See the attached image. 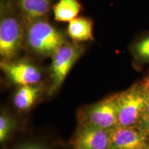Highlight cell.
Returning <instances> with one entry per match:
<instances>
[{"mask_svg":"<svg viewBox=\"0 0 149 149\" xmlns=\"http://www.w3.org/2000/svg\"><path fill=\"white\" fill-rule=\"evenodd\" d=\"M130 51L136 62L149 64V33L134 41L130 45Z\"/></svg>","mask_w":149,"mask_h":149,"instance_id":"13","label":"cell"},{"mask_svg":"<svg viewBox=\"0 0 149 149\" xmlns=\"http://www.w3.org/2000/svg\"><path fill=\"white\" fill-rule=\"evenodd\" d=\"M13 122L10 117L4 114L0 116V141L4 143L8 139L9 135L12 130Z\"/></svg>","mask_w":149,"mask_h":149,"instance_id":"14","label":"cell"},{"mask_svg":"<svg viewBox=\"0 0 149 149\" xmlns=\"http://www.w3.org/2000/svg\"><path fill=\"white\" fill-rule=\"evenodd\" d=\"M144 149H149V144H148V146H147L146 147V148H145Z\"/></svg>","mask_w":149,"mask_h":149,"instance_id":"18","label":"cell"},{"mask_svg":"<svg viewBox=\"0 0 149 149\" xmlns=\"http://www.w3.org/2000/svg\"><path fill=\"white\" fill-rule=\"evenodd\" d=\"M135 126L149 139V115H144Z\"/></svg>","mask_w":149,"mask_h":149,"instance_id":"15","label":"cell"},{"mask_svg":"<svg viewBox=\"0 0 149 149\" xmlns=\"http://www.w3.org/2000/svg\"></svg>","mask_w":149,"mask_h":149,"instance_id":"19","label":"cell"},{"mask_svg":"<svg viewBox=\"0 0 149 149\" xmlns=\"http://www.w3.org/2000/svg\"><path fill=\"white\" fill-rule=\"evenodd\" d=\"M17 149H48L44 145L37 144V143H28L22 145Z\"/></svg>","mask_w":149,"mask_h":149,"instance_id":"16","label":"cell"},{"mask_svg":"<svg viewBox=\"0 0 149 149\" xmlns=\"http://www.w3.org/2000/svg\"><path fill=\"white\" fill-rule=\"evenodd\" d=\"M148 97L147 77L134 84L123 92L117 93V126H135L146 113Z\"/></svg>","mask_w":149,"mask_h":149,"instance_id":"3","label":"cell"},{"mask_svg":"<svg viewBox=\"0 0 149 149\" xmlns=\"http://www.w3.org/2000/svg\"><path fill=\"white\" fill-rule=\"evenodd\" d=\"M82 10L79 0H58L53 6L55 20L60 22H70L77 17Z\"/></svg>","mask_w":149,"mask_h":149,"instance_id":"11","label":"cell"},{"mask_svg":"<svg viewBox=\"0 0 149 149\" xmlns=\"http://www.w3.org/2000/svg\"><path fill=\"white\" fill-rule=\"evenodd\" d=\"M67 34L72 42H83L94 40L93 21L86 17H77L68 22Z\"/></svg>","mask_w":149,"mask_h":149,"instance_id":"10","label":"cell"},{"mask_svg":"<svg viewBox=\"0 0 149 149\" xmlns=\"http://www.w3.org/2000/svg\"><path fill=\"white\" fill-rule=\"evenodd\" d=\"M109 130L82 122L72 141V149H109Z\"/></svg>","mask_w":149,"mask_h":149,"instance_id":"6","label":"cell"},{"mask_svg":"<svg viewBox=\"0 0 149 149\" xmlns=\"http://www.w3.org/2000/svg\"><path fill=\"white\" fill-rule=\"evenodd\" d=\"M25 37V22L13 0L0 1V56L13 60L22 49Z\"/></svg>","mask_w":149,"mask_h":149,"instance_id":"1","label":"cell"},{"mask_svg":"<svg viewBox=\"0 0 149 149\" xmlns=\"http://www.w3.org/2000/svg\"><path fill=\"white\" fill-rule=\"evenodd\" d=\"M84 52V48L77 42H68L61 46L52 56L51 66V93L59 88L72 66Z\"/></svg>","mask_w":149,"mask_h":149,"instance_id":"4","label":"cell"},{"mask_svg":"<svg viewBox=\"0 0 149 149\" xmlns=\"http://www.w3.org/2000/svg\"><path fill=\"white\" fill-rule=\"evenodd\" d=\"M109 131V149H144L149 144V139L136 126H117Z\"/></svg>","mask_w":149,"mask_h":149,"instance_id":"7","label":"cell"},{"mask_svg":"<svg viewBox=\"0 0 149 149\" xmlns=\"http://www.w3.org/2000/svg\"><path fill=\"white\" fill-rule=\"evenodd\" d=\"M82 122L104 129H112L118 124L117 93L91 106L84 113Z\"/></svg>","mask_w":149,"mask_h":149,"instance_id":"5","label":"cell"},{"mask_svg":"<svg viewBox=\"0 0 149 149\" xmlns=\"http://www.w3.org/2000/svg\"><path fill=\"white\" fill-rule=\"evenodd\" d=\"M40 92V88L36 85L22 86L14 96L15 107L21 111L30 109L36 101Z\"/></svg>","mask_w":149,"mask_h":149,"instance_id":"12","label":"cell"},{"mask_svg":"<svg viewBox=\"0 0 149 149\" xmlns=\"http://www.w3.org/2000/svg\"><path fill=\"white\" fill-rule=\"evenodd\" d=\"M148 79V103H147V107H146V111L145 115H149V76L147 77Z\"/></svg>","mask_w":149,"mask_h":149,"instance_id":"17","label":"cell"},{"mask_svg":"<svg viewBox=\"0 0 149 149\" xmlns=\"http://www.w3.org/2000/svg\"><path fill=\"white\" fill-rule=\"evenodd\" d=\"M24 22L46 18L53 10V0H13Z\"/></svg>","mask_w":149,"mask_h":149,"instance_id":"9","label":"cell"},{"mask_svg":"<svg viewBox=\"0 0 149 149\" xmlns=\"http://www.w3.org/2000/svg\"><path fill=\"white\" fill-rule=\"evenodd\" d=\"M0 67L7 77L17 85H36L42 77L37 66L25 61H1Z\"/></svg>","mask_w":149,"mask_h":149,"instance_id":"8","label":"cell"},{"mask_svg":"<svg viewBox=\"0 0 149 149\" xmlns=\"http://www.w3.org/2000/svg\"><path fill=\"white\" fill-rule=\"evenodd\" d=\"M66 42V36L52 25L47 17L25 22L24 43L37 55L52 57Z\"/></svg>","mask_w":149,"mask_h":149,"instance_id":"2","label":"cell"}]
</instances>
